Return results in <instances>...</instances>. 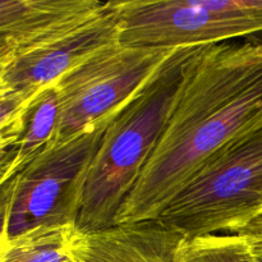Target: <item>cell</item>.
Listing matches in <instances>:
<instances>
[{"mask_svg": "<svg viewBox=\"0 0 262 262\" xmlns=\"http://www.w3.org/2000/svg\"><path fill=\"white\" fill-rule=\"evenodd\" d=\"M17 173L10 176L0 184V252L8 242V224H9L10 207L14 194Z\"/></svg>", "mask_w": 262, "mask_h": 262, "instance_id": "obj_15", "label": "cell"}, {"mask_svg": "<svg viewBox=\"0 0 262 262\" xmlns=\"http://www.w3.org/2000/svg\"><path fill=\"white\" fill-rule=\"evenodd\" d=\"M110 120L49 143L18 171L8 241L36 228L77 225L90 166Z\"/></svg>", "mask_w": 262, "mask_h": 262, "instance_id": "obj_4", "label": "cell"}, {"mask_svg": "<svg viewBox=\"0 0 262 262\" xmlns=\"http://www.w3.org/2000/svg\"><path fill=\"white\" fill-rule=\"evenodd\" d=\"M262 119V38L197 46L170 117L115 225L158 220L228 142Z\"/></svg>", "mask_w": 262, "mask_h": 262, "instance_id": "obj_1", "label": "cell"}, {"mask_svg": "<svg viewBox=\"0 0 262 262\" xmlns=\"http://www.w3.org/2000/svg\"><path fill=\"white\" fill-rule=\"evenodd\" d=\"M113 4L124 45L191 48L262 32V0H127Z\"/></svg>", "mask_w": 262, "mask_h": 262, "instance_id": "obj_5", "label": "cell"}, {"mask_svg": "<svg viewBox=\"0 0 262 262\" xmlns=\"http://www.w3.org/2000/svg\"><path fill=\"white\" fill-rule=\"evenodd\" d=\"M174 51L118 42L72 69L56 82L60 114L53 143L114 117Z\"/></svg>", "mask_w": 262, "mask_h": 262, "instance_id": "obj_6", "label": "cell"}, {"mask_svg": "<svg viewBox=\"0 0 262 262\" xmlns=\"http://www.w3.org/2000/svg\"><path fill=\"white\" fill-rule=\"evenodd\" d=\"M184 258L186 262H257L251 255L245 238L238 233L187 239Z\"/></svg>", "mask_w": 262, "mask_h": 262, "instance_id": "obj_12", "label": "cell"}, {"mask_svg": "<svg viewBox=\"0 0 262 262\" xmlns=\"http://www.w3.org/2000/svg\"><path fill=\"white\" fill-rule=\"evenodd\" d=\"M120 20L113 2L54 37L14 56L0 73V83L25 91L56 83L101 49L120 42Z\"/></svg>", "mask_w": 262, "mask_h": 262, "instance_id": "obj_7", "label": "cell"}, {"mask_svg": "<svg viewBox=\"0 0 262 262\" xmlns=\"http://www.w3.org/2000/svg\"><path fill=\"white\" fill-rule=\"evenodd\" d=\"M77 225L41 227L17 235L0 252V262H73L71 246Z\"/></svg>", "mask_w": 262, "mask_h": 262, "instance_id": "obj_10", "label": "cell"}, {"mask_svg": "<svg viewBox=\"0 0 262 262\" xmlns=\"http://www.w3.org/2000/svg\"><path fill=\"white\" fill-rule=\"evenodd\" d=\"M22 129L23 115L17 122L0 132V184L10 176L20 170V166L17 163V156L18 141L22 135Z\"/></svg>", "mask_w": 262, "mask_h": 262, "instance_id": "obj_14", "label": "cell"}, {"mask_svg": "<svg viewBox=\"0 0 262 262\" xmlns=\"http://www.w3.org/2000/svg\"><path fill=\"white\" fill-rule=\"evenodd\" d=\"M12 59L13 58H0V73H2V71L4 69V67L7 66V64L9 63Z\"/></svg>", "mask_w": 262, "mask_h": 262, "instance_id": "obj_17", "label": "cell"}, {"mask_svg": "<svg viewBox=\"0 0 262 262\" xmlns=\"http://www.w3.org/2000/svg\"><path fill=\"white\" fill-rule=\"evenodd\" d=\"M197 46L178 48L140 91L112 118L90 166L77 228L114 227L123 204L155 150Z\"/></svg>", "mask_w": 262, "mask_h": 262, "instance_id": "obj_2", "label": "cell"}, {"mask_svg": "<svg viewBox=\"0 0 262 262\" xmlns=\"http://www.w3.org/2000/svg\"><path fill=\"white\" fill-rule=\"evenodd\" d=\"M187 238L158 220L119 224L96 232L77 230L73 262H186Z\"/></svg>", "mask_w": 262, "mask_h": 262, "instance_id": "obj_8", "label": "cell"}, {"mask_svg": "<svg viewBox=\"0 0 262 262\" xmlns=\"http://www.w3.org/2000/svg\"><path fill=\"white\" fill-rule=\"evenodd\" d=\"M41 89L14 91L0 83V132L22 117L25 110Z\"/></svg>", "mask_w": 262, "mask_h": 262, "instance_id": "obj_13", "label": "cell"}, {"mask_svg": "<svg viewBox=\"0 0 262 262\" xmlns=\"http://www.w3.org/2000/svg\"><path fill=\"white\" fill-rule=\"evenodd\" d=\"M262 215V119L220 148L158 222L187 239L233 234Z\"/></svg>", "mask_w": 262, "mask_h": 262, "instance_id": "obj_3", "label": "cell"}, {"mask_svg": "<svg viewBox=\"0 0 262 262\" xmlns=\"http://www.w3.org/2000/svg\"><path fill=\"white\" fill-rule=\"evenodd\" d=\"M60 101L56 83L37 92L23 114V129L18 141L17 163L20 169L55 138Z\"/></svg>", "mask_w": 262, "mask_h": 262, "instance_id": "obj_11", "label": "cell"}, {"mask_svg": "<svg viewBox=\"0 0 262 262\" xmlns=\"http://www.w3.org/2000/svg\"><path fill=\"white\" fill-rule=\"evenodd\" d=\"M241 232L246 233V234L255 235V237L262 238V215L261 216H258L256 220H253L251 224H248L247 227H246L245 229L241 230Z\"/></svg>", "mask_w": 262, "mask_h": 262, "instance_id": "obj_16", "label": "cell"}, {"mask_svg": "<svg viewBox=\"0 0 262 262\" xmlns=\"http://www.w3.org/2000/svg\"><path fill=\"white\" fill-rule=\"evenodd\" d=\"M97 0H0V58H14L86 19Z\"/></svg>", "mask_w": 262, "mask_h": 262, "instance_id": "obj_9", "label": "cell"}]
</instances>
